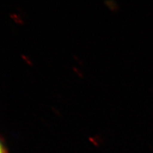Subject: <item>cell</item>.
I'll return each instance as SVG.
<instances>
[{
	"mask_svg": "<svg viewBox=\"0 0 153 153\" xmlns=\"http://www.w3.org/2000/svg\"><path fill=\"white\" fill-rule=\"evenodd\" d=\"M1 153H8L7 148L4 145L2 141H1Z\"/></svg>",
	"mask_w": 153,
	"mask_h": 153,
	"instance_id": "6da1fadb",
	"label": "cell"
}]
</instances>
